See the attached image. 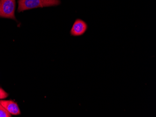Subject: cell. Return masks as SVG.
Returning a JSON list of instances; mask_svg holds the SVG:
<instances>
[{
    "instance_id": "cell-1",
    "label": "cell",
    "mask_w": 156,
    "mask_h": 117,
    "mask_svg": "<svg viewBox=\"0 0 156 117\" xmlns=\"http://www.w3.org/2000/svg\"><path fill=\"white\" fill-rule=\"evenodd\" d=\"M18 12L24 10L57 6L60 4V0H19Z\"/></svg>"
},
{
    "instance_id": "cell-2",
    "label": "cell",
    "mask_w": 156,
    "mask_h": 117,
    "mask_svg": "<svg viewBox=\"0 0 156 117\" xmlns=\"http://www.w3.org/2000/svg\"><path fill=\"white\" fill-rule=\"evenodd\" d=\"M16 0H0V17L16 20Z\"/></svg>"
},
{
    "instance_id": "cell-3",
    "label": "cell",
    "mask_w": 156,
    "mask_h": 117,
    "mask_svg": "<svg viewBox=\"0 0 156 117\" xmlns=\"http://www.w3.org/2000/svg\"><path fill=\"white\" fill-rule=\"evenodd\" d=\"M88 28L87 23L80 19H77L74 22L70 34L73 36H78L83 35Z\"/></svg>"
},
{
    "instance_id": "cell-4",
    "label": "cell",
    "mask_w": 156,
    "mask_h": 117,
    "mask_svg": "<svg viewBox=\"0 0 156 117\" xmlns=\"http://www.w3.org/2000/svg\"><path fill=\"white\" fill-rule=\"evenodd\" d=\"M0 103L11 115H18L21 114L18 105L13 100L0 99Z\"/></svg>"
},
{
    "instance_id": "cell-5",
    "label": "cell",
    "mask_w": 156,
    "mask_h": 117,
    "mask_svg": "<svg viewBox=\"0 0 156 117\" xmlns=\"http://www.w3.org/2000/svg\"><path fill=\"white\" fill-rule=\"evenodd\" d=\"M11 116L12 115L0 103V117H11Z\"/></svg>"
},
{
    "instance_id": "cell-6",
    "label": "cell",
    "mask_w": 156,
    "mask_h": 117,
    "mask_svg": "<svg viewBox=\"0 0 156 117\" xmlns=\"http://www.w3.org/2000/svg\"><path fill=\"white\" fill-rule=\"evenodd\" d=\"M8 93H7L1 87H0V99H4L8 97Z\"/></svg>"
}]
</instances>
